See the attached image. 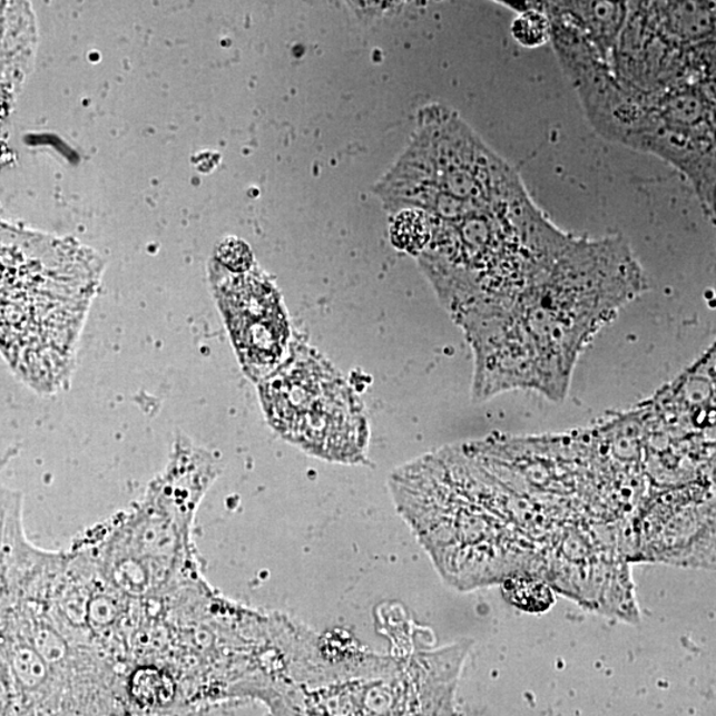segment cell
<instances>
[{"label": "cell", "mask_w": 716, "mask_h": 716, "mask_svg": "<svg viewBox=\"0 0 716 716\" xmlns=\"http://www.w3.org/2000/svg\"><path fill=\"white\" fill-rule=\"evenodd\" d=\"M645 288L644 271L622 238H575L538 282L459 320L474 352V398L512 389L565 398L588 340Z\"/></svg>", "instance_id": "6da1fadb"}, {"label": "cell", "mask_w": 716, "mask_h": 716, "mask_svg": "<svg viewBox=\"0 0 716 716\" xmlns=\"http://www.w3.org/2000/svg\"><path fill=\"white\" fill-rule=\"evenodd\" d=\"M217 477V457L178 433L168 465L140 502L76 548L118 592L143 602L165 600L202 579L192 528Z\"/></svg>", "instance_id": "7a4b0ae2"}, {"label": "cell", "mask_w": 716, "mask_h": 716, "mask_svg": "<svg viewBox=\"0 0 716 716\" xmlns=\"http://www.w3.org/2000/svg\"><path fill=\"white\" fill-rule=\"evenodd\" d=\"M430 222L433 234L420 266L453 318L531 286L573 239L528 193L461 220Z\"/></svg>", "instance_id": "3957f363"}, {"label": "cell", "mask_w": 716, "mask_h": 716, "mask_svg": "<svg viewBox=\"0 0 716 716\" xmlns=\"http://www.w3.org/2000/svg\"><path fill=\"white\" fill-rule=\"evenodd\" d=\"M392 214L416 208L457 222L527 194L519 174L442 104L416 115L408 148L374 187Z\"/></svg>", "instance_id": "277c9868"}, {"label": "cell", "mask_w": 716, "mask_h": 716, "mask_svg": "<svg viewBox=\"0 0 716 716\" xmlns=\"http://www.w3.org/2000/svg\"><path fill=\"white\" fill-rule=\"evenodd\" d=\"M258 385L264 414L284 440L326 461H364L370 422L363 403L322 354L291 343L287 357Z\"/></svg>", "instance_id": "5b68a950"}, {"label": "cell", "mask_w": 716, "mask_h": 716, "mask_svg": "<svg viewBox=\"0 0 716 716\" xmlns=\"http://www.w3.org/2000/svg\"><path fill=\"white\" fill-rule=\"evenodd\" d=\"M224 269L214 283L219 310L243 372L261 384L287 357L286 310L273 284L258 273Z\"/></svg>", "instance_id": "8992f818"}, {"label": "cell", "mask_w": 716, "mask_h": 716, "mask_svg": "<svg viewBox=\"0 0 716 716\" xmlns=\"http://www.w3.org/2000/svg\"><path fill=\"white\" fill-rule=\"evenodd\" d=\"M538 6L572 23L607 62L629 16V3L625 2H541Z\"/></svg>", "instance_id": "52a82bcc"}, {"label": "cell", "mask_w": 716, "mask_h": 716, "mask_svg": "<svg viewBox=\"0 0 716 716\" xmlns=\"http://www.w3.org/2000/svg\"><path fill=\"white\" fill-rule=\"evenodd\" d=\"M431 222L429 215L416 208H405L393 214L391 239L395 247L419 256L425 252L431 241Z\"/></svg>", "instance_id": "ba28073f"}, {"label": "cell", "mask_w": 716, "mask_h": 716, "mask_svg": "<svg viewBox=\"0 0 716 716\" xmlns=\"http://www.w3.org/2000/svg\"><path fill=\"white\" fill-rule=\"evenodd\" d=\"M520 11L513 20L511 32L519 45L527 48H539L552 40V22L537 2L519 6Z\"/></svg>", "instance_id": "9c48e42d"}, {"label": "cell", "mask_w": 716, "mask_h": 716, "mask_svg": "<svg viewBox=\"0 0 716 716\" xmlns=\"http://www.w3.org/2000/svg\"><path fill=\"white\" fill-rule=\"evenodd\" d=\"M511 602L528 611H543L551 607L553 596L545 583L530 579H510L504 583Z\"/></svg>", "instance_id": "30bf717a"}, {"label": "cell", "mask_w": 716, "mask_h": 716, "mask_svg": "<svg viewBox=\"0 0 716 716\" xmlns=\"http://www.w3.org/2000/svg\"><path fill=\"white\" fill-rule=\"evenodd\" d=\"M218 258L222 266L233 273L252 269V253L238 241H228L220 246Z\"/></svg>", "instance_id": "8fae6325"}]
</instances>
